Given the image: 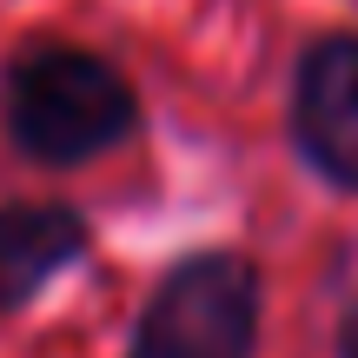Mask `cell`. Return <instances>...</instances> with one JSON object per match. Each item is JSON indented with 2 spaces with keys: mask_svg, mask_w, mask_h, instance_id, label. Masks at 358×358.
<instances>
[{
  "mask_svg": "<svg viewBox=\"0 0 358 358\" xmlns=\"http://www.w3.org/2000/svg\"><path fill=\"white\" fill-rule=\"evenodd\" d=\"M0 127L34 166H87L140 127V100L113 60L34 40L0 73Z\"/></svg>",
  "mask_w": 358,
  "mask_h": 358,
  "instance_id": "1",
  "label": "cell"
},
{
  "mask_svg": "<svg viewBox=\"0 0 358 358\" xmlns=\"http://www.w3.org/2000/svg\"><path fill=\"white\" fill-rule=\"evenodd\" d=\"M259 272L239 252H186L153 285L127 358H252Z\"/></svg>",
  "mask_w": 358,
  "mask_h": 358,
  "instance_id": "2",
  "label": "cell"
},
{
  "mask_svg": "<svg viewBox=\"0 0 358 358\" xmlns=\"http://www.w3.org/2000/svg\"><path fill=\"white\" fill-rule=\"evenodd\" d=\"M292 140L306 166L358 192V34H319L292 80Z\"/></svg>",
  "mask_w": 358,
  "mask_h": 358,
  "instance_id": "3",
  "label": "cell"
},
{
  "mask_svg": "<svg viewBox=\"0 0 358 358\" xmlns=\"http://www.w3.org/2000/svg\"><path fill=\"white\" fill-rule=\"evenodd\" d=\"M87 252V219L60 199H27L0 206V312L40 299L66 266Z\"/></svg>",
  "mask_w": 358,
  "mask_h": 358,
  "instance_id": "4",
  "label": "cell"
},
{
  "mask_svg": "<svg viewBox=\"0 0 358 358\" xmlns=\"http://www.w3.org/2000/svg\"><path fill=\"white\" fill-rule=\"evenodd\" d=\"M338 358H358V299H352L345 319H338Z\"/></svg>",
  "mask_w": 358,
  "mask_h": 358,
  "instance_id": "5",
  "label": "cell"
}]
</instances>
